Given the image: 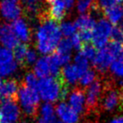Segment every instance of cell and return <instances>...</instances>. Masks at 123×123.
Returning a JSON list of instances; mask_svg holds the SVG:
<instances>
[{
	"mask_svg": "<svg viewBox=\"0 0 123 123\" xmlns=\"http://www.w3.org/2000/svg\"><path fill=\"white\" fill-rule=\"evenodd\" d=\"M38 91L45 101L54 102L65 99L68 89L62 74H58L55 77L42 78L38 82Z\"/></svg>",
	"mask_w": 123,
	"mask_h": 123,
	"instance_id": "cell-1",
	"label": "cell"
},
{
	"mask_svg": "<svg viewBox=\"0 0 123 123\" xmlns=\"http://www.w3.org/2000/svg\"><path fill=\"white\" fill-rule=\"evenodd\" d=\"M61 34V28L57 22L48 18L38 30L37 46L39 51L42 53L52 52L59 44Z\"/></svg>",
	"mask_w": 123,
	"mask_h": 123,
	"instance_id": "cell-2",
	"label": "cell"
},
{
	"mask_svg": "<svg viewBox=\"0 0 123 123\" xmlns=\"http://www.w3.org/2000/svg\"><path fill=\"white\" fill-rule=\"evenodd\" d=\"M19 99L23 110L29 116L35 117L37 114L39 104V94L37 89H33L26 84L22 85L19 89Z\"/></svg>",
	"mask_w": 123,
	"mask_h": 123,
	"instance_id": "cell-3",
	"label": "cell"
},
{
	"mask_svg": "<svg viewBox=\"0 0 123 123\" xmlns=\"http://www.w3.org/2000/svg\"><path fill=\"white\" fill-rule=\"evenodd\" d=\"M112 31L111 25L105 19H101L96 24L93 31V44L96 48L105 47L108 41V38L111 36Z\"/></svg>",
	"mask_w": 123,
	"mask_h": 123,
	"instance_id": "cell-4",
	"label": "cell"
},
{
	"mask_svg": "<svg viewBox=\"0 0 123 123\" xmlns=\"http://www.w3.org/2000/svg\"><path fill=\"white\" fill-rule=\"evenodd\" d=\"M18 83L14 79H0V101L18 99Z\"/></svg>",
	"mask_w": 123,
	"mask_h": 123,
	"instance_id": "cell-5",
	"label": "cell"
},
{
	"mask_svg": "<svg viewBox=\"0 0 123 123\" xmlns=\"http://www.w3.org/2000/svg\"><path fill=\"white\" fill-rule=\"evenodd\" d=\"M19 117V109L16 101L7 100L0 105V118L9 123H15Z\"/></svg>",
	"mask_w": 123,
	"mask_h": 123,
	"instance_id": "cell-6",
	"label": "cell"
},
{
	"mask_svg": "<svg viewBox=\"0 0 123 123\" xmlns=\"http://www.w3.org/2000/svg\"><path fill=\"white\" fill-rule=\"evenodd\" d=\"M101 89H102V84L99 80H94L89 89H87L86 94V109L88 112H91L95 110L97 106V103L99 98L100 96Z\"/></svg>",
	"mask_w": 123,
	"mask_h": 123,
	"instance_id": "cell-7",
	"label": "cell"
},
{
	"mask_svg": "<svg viewBox=\"0 0 123 123\" xmlns=\"http://www.w3.org/2000/svg\"><path fill=\"white\" fill-rule=\"evenodd\" d=\"M49 4L48 18L59 23L64 18L68 9L64 0H46Z\"/></svg>",
	"mask_w": 123,
	"mask_h": 123,
	"instance_id": "cell-8",
	"label": "cell"
},
{
	"mask_svg": "<svg viewBox=\"0 0 123 123\" xmlns=\"http://www.w3.org/2000/svg\"><path fill=\"white\" fill-rule=\"evenodd\" d=\"M0 41L8 49H14L19 45V39L12 26L3 25L0 26Z\"/></svg>",
	"mask_w": 123,
	"mask_h": 123,
	"instance_id": "cell-9",
	"label": "cell"
},
{
	"mask_svg": "<svg viewBox=\"0 0 123 123\" xmlns=\"http://www.w3.org/2000/svg\"><path fill=\"white\" fill-rule=\"evenodd\" d=\"M114 56L110 52L106 46L105 47L101 48L99 51H98L96 56L93 60V63L96 69H98L100 72H104L109 68L110 65L112 64L114 61Z\"/></svg>",
	"mask_w": 123,
	"mask_h": 123,
	"instance_id": "cell-10",
	"label": "cell"
},
{
	"mask_svg": "<svg viewBox=\"0 0 123 123\" xmlns=\"http://www.w3.org/2000/svg\"><path fill=\"white\" fill-rule=\"evenodd\" d=\"M1 14L8 19H17L20 15V8L17 4V1L3 0L0 4Z\"/></svg>",
	"mask_w": 123,
	"mask_h": 123,
	"instance_id": "cell-11",
	"label": "cell"
},
{
	"mask_svg": "<svg viewBox=\"0 0 123 123\" xmlns=\"http://www.w3.org/2000/svg\"><path fill=\"white\" fill-rule=\"evenodd\" d=\"M56 113L63 123H79L78 113L65 103H60L56 106Z\"/></svg>",
	"mask_w": 123,
	"mask_h": 123,
	"instance_id": "cell-12",
	"label": "cell"
},
{
	"mask_svg": "<svg viewBox=\"0 0 123 123\" xmlns=\"http://www.w3.org/2000/svg\"><path fill=\"white\" fill-rule=\"evenodd\" d=\"M84 92L80 88H76L73 90L69 98V104L70 106L78 113H82L84 111Z\"/></svg>",
	"mask_w": 123,
	"mask_h": 123,
	"instance_id": "cell-13",
	"label": "cell"
},
{
	"mask_svg": "<svg viewBox=\"0 0 123 123\" xmlns=\"http://www.w3.org/2000/svg\"><path fill=\"white\" fill-rule=\"evenodd\" d=\"M121 99H122V94L121 93L116 89H111L105 94L103 108L105 111H112L118 105Z\"/></svg>",
	"mask_w": 123,
	"mask_h": 123,
	"instance_id": "cell-14",
	"label": "cell"
},
{
	"mask_svg": "<svg viewBox=\"0 0 123 123\" xmlns=\"http://www.w3.org/2000/svg\"><path fill=\"white\" fill-rule=\"evenodd\" d=\"M35 73L36 75L40 78H46L51 74V58L50 56H43L40 58L35 66Z\"/></svg>",
	"mask_w": 123,
	"mask_h": 123,
	"instance_id": "cell-15",
	"label": "cell"
},
{
	"mask_svg": "<svg viewBox=\"0 0 123 123\" xmlns=\"http://www.w3.org/2000/svg\"><path fill=\"white\" fill-rule=\"evenodd\" d=\"M12 28L14 30V33L18 38L24 41H27L30 39V35H29V30L27 28L26 24L22 20V19H17L13 22Z\"/></svg>",
	"mask_w": 123,
	"mask_h": 123,
	"instance_id": "cell-16",
	"label": "cell"
},
{
	"mask_svg": "<svg viewBox=\"0 0 123 123\" xmlns=\"http://www.w3.org/2000/svg\"><path fill=\"white\" fill-rule=\"evenodd\" d=\"M105 14L112 24H117L123 18V7L121 5H114L106 9Z\"/></svg>",
	"mask_w": 123,
	"mask_h": 123,
	"instance_id": "cell-17",
	"label": "cell"
},
{
	"mask_svg": "<svg viewBox=\"0 0 123 123\" xmlns=\"http://www.w3.org/2000/svg\"><path fill=\"white\" fill-rule=\"evenodd\" d=\"M74 25L76 28L81 30H91L94 31L96 24L94 19L89 15H82L75 21Z\"/></svg>",
	"mask_w": 123,
	"mask_h": 123,
	"instance_id": "cell-18",
	"label": "cell"
},
{
	"mask_svg": "<svg viewBox=\"0 0 123 123\" xmlns=\"http://www.w3.org/2000/svg\"><path fill=\"white\" fill-rule=\"evenodd\" d=\"M62 74L65 79V80L67 82L70 83V84L76 83V81L78 80L79 77L77 67L75 65H72V64H68V65L66 66L62 70Z\"/></svg>",
	"mask_w": 123,
	"mask_h": 123,
	"instance_id": "cell-19",
	"label": "cell"
},
{
	"mask_svg": "<svg viewBox=\"0 0 123 123\" xmlns=\"http://www.w3.org/2000/svg\"><path fill=\"white\" fill-rule=\"evenodd\" d=\"M28 46L25 44H19L14 48V56L19 64L25 63V56L28 51Z\"/></svg>",
	"mask_w": 123,
	"mask_h": 123,
	"instance_id": "cell-20",
	"label": "cell"
},
{
	"mask_svg": "<svg viewBox=\"0 0 123 123\" xmlns=\"http://www.w3.org/2000/svg\"><path fill=\"white\" fill-rule=\"evenodd\" d=\"M75 64L77 67L78 72H79V77L85 74L88 71V60L82 53H79L75 57Z\"/></svg>",
	"mask_w": 123,
	"mask_h": 123,
	"instance_id": "cell-21",
	"label": "cell"
},
{
	"mask_svg": "<svg viewBox=\"0 0 123 123\" xmlns=\"http://www.w3.org/2000/svg\"><path fill=\"white\" fill-rule=\"evenodd\" d=\"M73 47V43L72 41L68 38L60 41L59 44L57 46V49L56 51L58 53H61V54H66V55H70L71 50Z\"/></svg>",
	"mask_w": 123,
	"mask_h": 123,
	"instance_id": "cell-22",
	"label": "cell"
},
{
	"mask_svg": "<svg viewBox=\"0 0 123 123\" xmlns=\"http://www.w3.org/2000/svg\"><path fill=\"white\" fill-rule=\"evenodd\" d=\"M80 53H82L86 58H89L93 61L96 56L97 51H96V47L94 46H92L89 43H85V44H83Z\"/></svg>",
	"mask_w": 123,
	"mask_h": 123,
	"instance_id": "cell-23",
	"label": "cell"
},
{
	"mask_svg": "<svg viewBox=\"0 0 123 123\" xmlns=\"http://www.w3.org/2000/svg\"><path fill=\"white\" fill-rule=\"evenodd\" d=\"M17 68V63L12 61L4 64H0V77L7 76L14 73Z\"/></svg>",
	"mask_w": 123,
	"mask_h": 123,
	"instance_id": "cell-24",
	"label": "cell"
},
{
	"mask_svg": "<svg viewBox=\"0 0 123 123\" xmlns=\"http://www.w3.org/2000/svg\"><path fill=\"white\" fill-rule=\"evenodd\" d=\"M106 47L110 51V52L113 55L115 58L119 57L122 51L123 45H121V42H116V41H111L108 45H106Z\"/></svg>",
	"mask_w": 123,
	"mask_h": 123,
	"instance_id": "cell-25",
	"label": "cell"
},
{
	"mask_svg": "<svg viewBox=\"0 0 123 123\" xmlns=\"http://www.w3.org/2000/svg\"><path fill=\"white\" fill-rule=\"evenodd\" d=\"M111 41L116 42H123V29L120 26H114L111 33Z\"/></svg>",
	"mask_w": 123,
	"mask_h": 123,
	"instance_id": "cell-26",
	"label": "cell"
},
{
	"mask_svg": "<svg viewBox=\"0 0 123 123\" xmlns=\"http://www.w3.org/2000/svg\"><path fill=\"white\" fill-rule=\"evenodd\" d=\"M13 61V54L8 48L0 47V64H4Z\"/></svg>",
	"mask_w": 123,
	"mask_h": 123,
	"instance_id": "cell-27",
	"label": "cell"
},
{
	"mask_svg": "<svg viewBox=\"0 0 123 123\" xmlns=\"http://www.w3.org/2000/svg\"><path fill=\"white\" fill-rule=\"evenodd\" d=\"M95 73L93 70H88L80 77V84L82 86H87L88 84H92L94 81Z\"/></svg>",
	"mask_w": 123,
	"mask_h": 123,
	"instance_id": "cell-28",
	"label": "cell"
},
{
	"mask_svg": "<svg viewBox=\"0 0 123 123\" xmlns=\"http://www.w3.org/2000/svg\"><path fill=\"white\" fill-rule=\"evenodd\" d=\"M76 31V27L74 24L69 22H66L61 25V31L63 36L66 37H68L73 35H74V32Z\"/></svg>",
	"mask_w": 123,
	"mask_h": 123,
	"instance_id": "cell-29",
	"label": "cell"
},
{
	"mask_svg": "<svg viewBox=\"0 0 123 123\" xmlns=\"http://www.w3.org/2000/svg\"><path fill=\"white\" fill-rule=\"evenodd\" d=\"M111 71L116 75L123 77V62L119 59L113 62L111 64Z\"/></svg>",
	"mask_w": 123,
	"mask_h": 123,
	"instance_id": "cell-30",
	"label": "cell"
},
{
	"mask_svg": "<svg viewBox=\"0 0 123 123\" xmlns=\"http://www.w3.org/2000/svg\"><path fill=\"white\" fill-rule=\"evenodd\" d=\"M38 82L37 79H36V75L32 73L27 74L25 78V84L29 88L33 89H37L38 90Z\"/></svg>",
	"mask_w": 123,
	"mask_h": 123,
	"instance_id": "cell-31",
	"label": "cell"
},
{
	"mask_svg": "<svg viewBox=\"0 0 123 123\" xmlns=\"http://www.w3.org/2000/svg\"><path fill=\"white\" fill-rule=\"evenodd\" d=\"M93 31H91V30H81L79 31V35L83 44L89 43V41L93 39Z\"/></svg>",
	"mask_w": 123,
	"mask_h": 123,
	"instance_id": "cell-32",
	"label": "cell"
},
{
	"mask_svg": "<svg viewBox=\"0 0 123 123\" xmlns=\"http://www.w3.org/2000/svg\"><path fill=\"white\" fill-rule=\"evenodd\" d=\"M94 3V0H79L78 3V10L80 13H84Z\"/></svg>",
	"mask_w": 123,
	"mask_h": 123,
	"instance_id": "cell-33",
	"label": "cell"
},
{
	"mask_svg": "<svg viewBox=\"0 0 123 123\" xmlns=\"http://www.w3.org/2000/svg\"><path fill=\"white\" fill-rule=\"evenodd\" d=\"M116 0H98V4L100 9L105 10L106 9L116 5Z\"/></svg>",
	"mask_w": 123,
	"mask_h": 123,
	"instance_id": "cell-34",
	"label": "cell"
},
{
	"mask_svg": "<svg viewBox=\"0 0 123 123\" xmlns=\"http://www.w3.org/2000/svg\"><path fill=\"white\" fill-rule=\"evenodd\" d=\"M72 43H73V46H74L75 49L77 50H81L83 46V42L80 39V36L79 34H74L72 36Z\"/></svg>",
	"mask_w": 123,
	"mask_h": 123,
	"instance_id": "cell-35",
	"label": "cell"
},
{
	"mask_svg": "<svg viewBox=\"0 0 123 123\" xmlns=\"http://www.w3.org/2000/svg\"><path fill=\"white\" fill-rule=\"evenodd\" d=\"M36 57H37V55H36V51H33V50H28L25 56V63H33L36 62Z\"/></svg>",
	"mask_w": 123,
	"mask_h": 123,
	"instance_id": "cell-36",
	"label": "cell"
},
{
	"mask_svg": "<svg viewBox=\"0 0 123 123\" xmlns=\"http://www.w3.org/2000/svg\"><path fill=\"white\" fill-rule=\"evenodd\" d=\"M22 1L25 4H26V5L30 8H33L34 4H36V0H22Z\"/></svg>",
	"mask_w": 123,
	"mask_h": 123,
	"instance_id": "cell-37",
	"label": "cell"
},
{
	"mask_svg": "<svg viewBox=\"0 0 123 123\" xmlns=\"http://www.w3.org/2000/svg\"><path fill=\"white\" fill-rule=\"evenodd\" d=\"M110 123H123V116L122 117H118L112 120Z\"/></svg>",
	"mask_w": 123,
	"mask_h": 123,
	"instance_id": "cell-38",
	"label": "cell"
},
{
	"mask_svg": "<svg viewBox=\"0 0 123 123\" xmlns=\"http://www.w3.org/2000/svg\"><path fill=\"white\" fill-rule=\"evenodd\" d=\"M66 3V5H67V8L68 9H69V8L72 7L73 4H74V0H64Z\"/></svg>",
	"mask_w": 123,
	"mask_h": 123,
	"instance_id": "cell-39",
	"label": "cell"
},
{
	"mask_svg": "<svg viewBox=\"0 0 123 123\" xmlns=\"http://www.w3.org/2000/svg\"><path fill=\"white\" fill-rule=\"evenodd\" d=\"M84 123H98V122L95 120H87V121H85Z\"/></svg>",
	"mask_w": 123,
	"mask_h": 123,
	"instance_id": "cell-40",
	"label": "cell"
},
{
	"mask_svg": "<svg viewBox=\"0 0 123 123\" xmlns=\"http://www.w3.org/2000/svg\"><path fill=\"white\" fill-rule=\"evenodd\" d=\"M118 59L121 60V61H122V62H123V48H122V51H121V55H120V56L118 57Z\"/></svg>",
	"mask_w": 123,
	"mask_h": 123,
	"instance_id": "cell-41",
	"label": "cell"
},
{
	"mask_svg": "<svg viewBox=\"0 0 123 123\" xmlns=\"http://www.w3.org/2000/svg\"><path fill=\"white\" fill-rule=\"evenodd\" d=\"M116 1H118V2H123V0H116Z\"/></svg>",
	"mask_w": 123,
	"mask_h": 123,
	"instance_id": "cell-42",
	"label": "cell"
},
{
	"mask_svg": "<svg viewBox=\"0 0 123 123\" xmlns=\"http://www.w3.org/2000/svg\"><path fill=\"white\" fill-rule=\"evenodd\" d=\"M20 123H27L26 121H22V122H20Z\"/></svg>",
	"mask_w": 123,
	"mask_h": 123,
	"instance_id": "cell-43",
	"label": "cell"
},
{
	"mask_svg": "<svg viewBox=\"0 0 123 123\" xmlns=\"http://www.w3.org/2000/svg\"><path fill=\"white\" fill-rule=\"evenodd\" d=\"M2 122V120H1V118H0V123Z\"/></svg>",
	"mask_w": 123,
	"mask_h": 123,
	"instance_id": "cell-44",
	"label": "cell"
},
{
	"mask_svg": "<svg viewBox=\"0 0 123 123\" xmlns=\"http://www.w3.org/2000/svg\"><path fill=\"white\" fill-rule=\"evenodd\" d=\"M39 123H43V122H41V121H39Z\"/></svg>",
	"mask_w": 123,
	"mask_h": 123,
	"instance_id": "cell-45",
	"label": "cell"
},
{
	"mask_svg": "<svg viewBox=\"0 0 123 123\" xmlns=\"http://www.w3.org/2000/svg\"><path fill=\"white\" fill-rule=\"evenodd\" d=\"M14 1H17V0H14Z\"/></svg>",
	"mask_w": 123,
	"mask_h": 123,
	"instance_id": "cell-46",
	"label": "cell"
}]
</instances>
